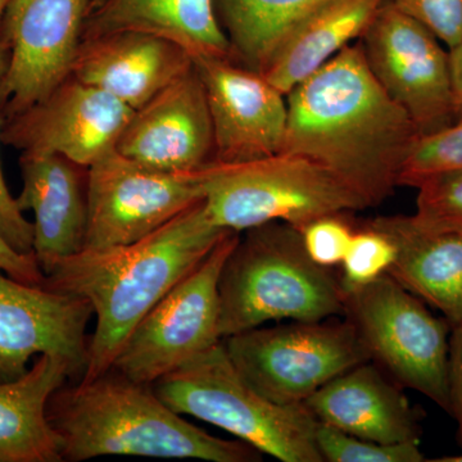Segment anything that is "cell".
<instances>
[{
	"instance_id": "cell-1",
	"label": "cell",
	"mask_w": 462,
	"mask_h": 462,
	"mask_svg": "<svg viewBox=\"0 0 462 462\" xmlns=\"http://www.w3.org/2000/svg\"><path fill=\"white\" fill-rule=\"evenodd\" d=\"M287 105L282 153L314 161L370 207L393 193L421 135L374 78L360 42L289 91Z\"/></svg>"
},
{
	"instance_id": "cell-2",
	"label": "cell",
	"mask_w": 462,
	"mask_h": 462,
	"mask_svg": "<svg viewBox=\"0 0 462 462\" xmlns=\"http://www.w3.org/2000/svg\"><path fill=\"white\" fill-rule=\"evenodd\" d=\"M229 230L211 220L205 199L148 236L60 261L44 287L85 298L97 319L80 382L108 372L136 325L215 248Z\"/></svg>"
},
{
	"instance_id": "cell-3",
	"label": "cell",
	"mask_w": 462,
	"mask_h": 462,
	"mask_svg": "<svg viewBox=\"0 0 462 462\" xmlns=\"http://www.w3.org/2000/svg\"><path fill=\"white\" fill-rule=\"evenodd\" d=\"M48 419L62 439L63 461L102 456L254 462L261 452L243 440L216 438L173 411L153 385L111 367L78 385H63L48 403Z\"/></svg>"
},
{
	"instance_id": "cell-4",
	"label": "cell",
	"mask_w": 462,
	"mask_h": 462,
	"mask_svg": "<svg viewBox=\"0 0 462 462\" xmlns=\"http://www.w3.org/2000/svg\"><path fill=\"white\" fill-rule=\"evenodd\" d=\"M218 282L225 339L270 321H322L345 314V289L314 263L302 233L285 223L243 231Z\"/></svg>"
},
{
	"instance_id": "cell-5",
	"label": "cell",
	"mask_w": 462,
	"mask_h": 462,
	"mask_svg": "<svg viewBox=\"0 0 462 462\" xmlns=\"http://www.w3.org/2000/svg\"><path fill=\"white\" fill-rule=\"evenodd\" d=\"M152 385L173 411L221 428L261 454L282 462H322L314 415L305 404L273 402L252 387L223 340Z\"/></svg>"
},
{
	"instance_id": "cell-6",
	"label": "cell",
	"mask_w": 462,
	"mask_h": 462,
	"mask_svg": "<svg viewBox=\"0 0 462 462\" xmlns=\"http://www.w3.org/2000/svg\"><path fill=\"white\" fill-rule=\"evenodd\" d=\"M196 173L211 220L238 233L275 221L302 230L316 218L370 207L336 175L297 154L211 162Z\"/></svg>"
},
{
	"instance_id": "cell-7",
	"label": "cell",
	"mask_w": 462,
	"mask_h": 462,
	"mask_svg": "<svg viewBox=\"0 0 462 462\" xmlns=\"http://www.w3.org/2000/svg\"><path fill=\"white\" fill-rule=\"evenodd\" d=\"M223 342L243 378L281 404H305L330 380L372 361L348 319L254 328Z\"/></svg>"
},
{
	"instance_id": "cell-8",
	"label": "cell",
	"mask_w": 462,
	"mask_h": 462,
	"mask_svg": "<svg viewBox=\"0 0 462 462\" xmlns=\"http://www.w3.org/2000/svg\"><path fill=\"white\" fill-rule=\"evenodd\" d=\"M345 293L346 319L372 360L449 412L448 325L388 273Z\"/></svg>"
},
{
	"instance_id": "cell-9",
	"label": "cell",
	"mask_w": 462,
	"mask_h": 462,
	"mask_svg": "<svg viewBox=\"0 0 462 462\" xmlns=\"http://www.w3.org/2000/svg\"><path fill=\"white\" fill-rule=\"evenodd\" d=\"M239 236L238 231H227L208 256L143 318L125 342L114 369L153 384L223 340L218 282Z\"/></svg>"
},
{
	"instance_id": "cell-10",
	"label": "cell",
	"mask_w": 462,
	"mask_h": 462,
	"mask_svg": "<svg viewBox=\"0 0 462 462\" xmlns=\"http://www.w3.org/2000/svg\"><path fill=\"white\" fill-rule=\"evenodd\" d=\"M358 42L374 78L421 136L455 123L448 51L427 26L385 0Z\"/></svg>"
},
{
	"instance_id": "cell-11",
	"label": "cell",
	"mask_w": 462,
	"mask_h": 462,
	"mask_svg": "<svg viewBox=\"0 0 462 462\" xmlns=\"http://www.w3.org/2000/svg\"><path fill=\"white\" fill-rule=\"evenodd\" d=\"M84 249L132 245L205 199L196 172H167L111 152L88 172Z\"/></svg>"
},
{
	"instance_id": "cell-12",
	"label": "cell",
	"mask_w": 462,
	"mask_h": 462,
	"mask_svg": "<svg viewBox=\"0 0 462 462\" xmlns=\"http://www.w3.org/2000/svg\"><path fill=\"white\" fill-rule=\"evenodd\" d=\"M91 0H11L0 20L8 62L0 109L14 117L71 76Z\"/></svg>"
},
{
	"instance_id": "cell-13",
	"label": "cell",
	"mask_w": 462,
	"mask_h": 462,
	"mask_svg": "<svg viewBox=\"0 0 462 462\" xmlns=\"http://www.w3.org/2000/svg\"><path fill=\"white\" fill-rule=\"evenodd\" d=\"M134 109L74 76L2 125V142L23 153H51L93 166L116 151Z\"/></svg>"
},
{
	"instance_id": "cell-14",
	"label": "cell",
	"mask_w": 462,
	"mask_h": 462,
	"mask_svg": "<svg viewBox=\"0 0 462 462\" xmlns=\"http://www.w3.org/2000/svg\"><path fill=\"white\" fill-rule=\"evenodd\" d=\"M93 315L85 298L26 284L0 270V383L25 375L33 356L45 354L67 358L81 379Z\"/></svg>"
},
{
	"instance_id": "cell-15",
	"label": "cell",
	"mask_w": 462,
	"mask_h": 462,
	"mask_svg": "<svg viewBox=\"0 0 462 462\" xmlns=\"http://www.w3.org/2000/svg\"><path fill=\"white\" fill-rule=\"evenodd\" d=\"M194 65L211 112L214 162H247L282 153L287 96L264 75L229 58L197 60Z\"/></svg>"
},
{
	"instance_id": "cell-16",
	"label": "cell",
	"mask_w": 462,
	"mask_h": 462,
	"mask_svg": "<svg viewBox=\"0 0 462 462\" xmlns=\"http://www.w3.org/2000/svg\"><path fill=\"white\" fill-rule=\"evenodd\" d=\"M116 151L167 172H197L214 162L211 112L196 65L134 111Z\"/></svg>"
},
{
	"instance_id": "cell-17",
	"label": "cell",
	"mask_w": 462,
	"mask_h": 462,
	"mask_svg": "<svg viewBox=\"0 0 462 462\" xmlns=\"http://www.w3.org/2000/svg\"><path fill=\"white\" fill-rule=\"evenodd\" d=\"M21 211L33 212L32 252L45 276L85 248L89 199L88 167L51 153H23Z\"/></svg>"
},
{
	"instance_id": "cell-18",
	"label": "cell",
	"mask_w": 462,
	"mask_h": 462,
	"mask_svg": "<svg viewBox=\"0 0 462 462\" xmlns=\"http://www.w3.org/2000/svg\"><path fill=\"white\" fill-rule=\"evenodd\" d=\"M193 65L190 54L169 39L121 32L83 41L71 76L135 111Z\"/></svg>"
},
{
	"instance_id": "cell-19",
	"label": "cell",
	"mask_w": 462,
	"mask_h": 462,
	"mask_svg": "<svg viewBox=\"0 0 462 462\" xmlns=\"http://www.w3.org/2000/svg\"><path fill=\"white\" fill-rule=\"evenodd\" d=\"M305 406L321 424L387 443H420L418 415L375 365H357L319 389Z\"/></svg>"
},
{
	"instance_id": "cell-20",
	"label": "cell",
	"mask_w": 462,
	"mask_h": 462,
	"mask_svg": "<svg viewBox=\"0 0 462 462\" xmlns=\"http://www.w3.org/2000/svg\"><path fill=\"white\" fill-rule=\"evenodd\" d=\"M396 247L388 275L447 321L462 322V233L422 226L412 216H380L366 223Z\"/></svg>"
},
{
	"instance_id": "cell-21",
	"label": "cell",
	"mask_w": 462,
	"mask_h": 462,
	"mask_svg": "<svg viewBox=\"0 0 462 462\" xmlns=\"http://www.w3.org/2000/svg\"><path fill=\"white\" fill-rule=\"evenodd\" d=\"M80 376L57 355H41L25 375L0 383V462H62V439L48 403L67 380Z\"/></svg>"
},
{
	"instance_id": "cell-22",
	"label": "cell",
	"mask_w": 462,
	"mask_h": 462,
	"mask_svg": "<svg viewBox=\"0 0 462 462\" xmlns=\"http://www.w3.org/2000/svg\"><path fill=\"white\" fill-rule=\"evenodd\" d=\"M121 32L169 39L184 48L193 60H233L214 0H102L88 14L83 41Z\"/></svg>"
},
{
	"instance_id": "cell-23",
	"label": "cell",
	"mask_w": 462,
	"mask_h": 462,
	"mask_svg": "<svg viewBox=\"0 0 462 462\" xmlns=\"http://www.w3.org/2000/svg\"><path fill=\"white\" fill-rule=\"evenodd\" d=\"M385 0H327L296 27L264 78L285 96L348 45L360 41Z\"/></svg>"
},
{
	"instance_id": "cell-24",
	"label": "cell",
	"mask_w": 462,
	"mask_h": 462,
	"mask_svg": "<svg viewBox=\"0 0 462 462\" xmlns=\"http://www.w3.org/2000/svg\"><path fill=\"white\" fill-rule=\"evenodd\" d=\"M327 0H214L231 57L264 74L282 44Z\"/></svg>"
},
{
	"instance_id": "cell-25",
	"label": "cell",
	"mask_w": 462,
	"mask_h": 462,
	"mask_svg": "<svg viewBox=\"0 0 462 462\" xmlns=\"http://www.w3.org/2000/svg\"><path fill=\"white\" fill-rule=\"evenodd\" d=\"M455 171H462V118L419 138L404 162L398 187L416 188L433 176Z\"/></svg>"
},
{
	"instance_id": "cell-26",
	"label": "cell",
	"mask_w": 462,
	"mask_h": 462,
	"mask_svg": "<svg viewBox=\"0 0 462 462\" xmlns=\"http://www.w3.org/2000/svg\"><path fill=\"white\" fill-rule=\"evenodd\" d=\"M316 443L322 461L328 462H422L425 456L420 443L374 442L343 433L336 428L319 422Z\"/></svg>"
},
{
	"instance_id": "cell-27",
	"label": "cell",
	"mask_w": 462,
	"mask_h": 462,
	"mask_svg": "<svg viewBox=\"0 0 462 462\" xmlns=\"http://www.w3.org/2000/svg\"><path fill=\"white\" fill-rule=\"evenodd\" d=\"M413 217L422 226L462 233V171L427 179L416 187Z\"/></svg>"
},
{
	"instance_id": "cell-28",
	"label": "cell",
	"mask_w": 462,
	"mask_h": 462,
	"mask_svg": "<svg viewBox=\"0 0 462 462\" xmlns=\"http://www.w3.org/2000/svg\"><path fill=\"white\" fill-rule=\"evenodd\" d=\"M396 258V247L382 231L366 226L355 231L343 260L345 291L364 287L388 273Z\"/></svg>"
},
{
	"instance_id": "cell-29",
	"label": "cell",
	"mask_w": 462,
	"mask_h": 462,
	"mask_svg": "<svg viewBox=\"0 0 462 462\" xmlns=\"http://www.w3.org/2000/svg\"><path fill=\"white\" fill-rule=\"evenodd\" d=\"M342 216L328 215L316 218L300 230L309 256L327 269L342 264L355 234Z\"/></svg>"
},
{
	"instance_id": "cell-30",
	"label": "cell",
	"mask_w": 462,
	"mask_h": 462,
	"mask_svg": "<svg viewBox=\"0 0 462 462\" xmlns=\"http://www.w3.org/2000/svg\"><path fill=\"white\" fill-rule=\"evenodd\" d=\"M428 27L447 48L462 41V0H391Z\"/></svg>"
},
{
	"instance_id": "cell-31",
	"label": "cell",
	"mask_w": 462,
	"mask_h": 462,
	"mask_svg": "<svg viewBox=\"0 0 462 462\" xmlns=\"http://www.w3.org/2000/svg\"><path fill=\"white\" fill-rule=\"evenodd\" d=\"M8 48L0 33V83L7 69ZM2 123H0V141H2ZM0 236L12 248L23 254H32L33 226L27 221L23 212L18 208L16 199L9 193L0 163Z\"/></svg>"
},
{
	"instance_id": "cell-32",
	"label": "cell",
	"mask_w": 462,
	"mask_h": 462,
	"mask_svg": "<svg viewBox=\"0 0 462 462\" xmlns=\"http://www.w3.org/2000/svg\"><path fill=\"white\" fill-rule=\"evenodd\" d=\"M449 413L457 422L458 440L462 448V322L452 327L448 354ZM438 462H462V454L438 458Z\"/></svg>"
},
{
	"instance_id": "cell-33",
	"label": "cell",
	"mask_w": 462,
	"mask_h": 462,
	"mask_svg": "<svg viewBox=\"0 0 462 462\" xmlns=\"http://www.w3.org/2000/svg\"><path fill=\"white\" fill-rule=\"evenodd\" d=\"M0 270L11 278L26 284L44 285L42 273L35 254H23L11 247L0 236Z\"/></svg>"
},
{
	"instance_id": "cell-34",
	"label": "cell",
	"mask_w": 462,
	"mask_h": 462,
	"mask_svg": "<svg viewBox=\"0 0 462 462\" xmlns=\"http://www.w3.org/2000/svg\"><path fill=\"white\" fill-rule=\"evenodd\" d=\"M449 74H451L452 99L456 121L462 118V41L449 48Z\"/></svg>"
},
{
	"instance_id": "cell-35",
	"label": "cell",
	"mask_w": 462,
	"mask_h": 462,
	"mask_svg": "<svg viewBox=\"0 0 462 462\" xmlns=\"http://www.w3.org/2000/svg\"><path fill=\"white\" fill-rule=\"evenodd\" d=\"M9 2H11V0H0V20H2L3 14H5Z\"/></svg>"
},
{
	"instance_id": "cell-36",
	"label": "cell",
	"mask_w": 462,
	"mask_h": 462,
	"mask_svg": "<svg viewBox=\"0 0 462 462\" xmlns=\"http://www.w3.org/2000/svg\"><path fill=\"white\" fill-rule=\"evenodd\" d=\"M100 2H102V0H91L90 11L91 9L96 8L97 5H100Z\"/></svg>"
}]
</instances>
